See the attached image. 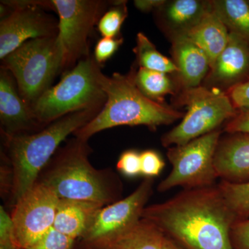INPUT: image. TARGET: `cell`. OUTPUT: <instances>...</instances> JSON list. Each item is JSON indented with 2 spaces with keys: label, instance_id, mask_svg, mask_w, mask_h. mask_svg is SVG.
I'll return each mask as SVG.
<instances>
[{
  "label": "cell",
  "instance_id": "obj_1",
  "mask_svg": "<svg viewBox=\"0 0 249 249\" xmlns=\"http://www.w3.org/2000/svg\"><path fill=\"white\" fill-rule=\"evenodd\" d=\"M142 219L184 249H234L231 230L237 219L217 185L183 189L146 206Z\"/></svg>",
  "mask_w": 249,
  "mask_h": 249
},
{
  "label": "cell",
  "instance_id": "obj_2",
  "mask_svg": "<svg viewBox=\"0 0 249 249\" xmlns=\"http://www.w3.org/2000/svg\"><path fill=\"white\" fill-rule=\"evenodd\" d=\"M88 141L75 137L44 168L37 182L50 188L59 199L93 201L103 205L119 201V178L111 170H98L90 163Z\"/></svg>",
  "mask_w": 249,
  "mask_h": 249
},
{
  "label": "cell",
  "instance_id": "obj_3",
  "mask_svg": "<svg viewBox=\"0 0 249 249\" xmlns=\"http://www.w3.org/2000/svg\"><path fill=\"white\" fill-rule=\"evenodd\" d=\"M134 77V71L110 77L101 72L98 80L107 96L106 102L92 120L73 133L75 137L88 141L101 131L122 125H145L155 130L184 116L163 103L147 98L137 88Z\"/></svg>",
  "mask_w": 249,
  "mask_h": 249
},
{
  "label": "cell",
  "instance_id": "obj_4",
  "mask_svg": "<svg viewBox=\"0 0 249 249\" xmlns=\"http://www.w3.org/2000/svg\"><path fill=\"white\" fill-rule=\"evenodd\" d=\"M102 108L76 111L53 121L40 132L6 137L13 171L11 202L16 204L37 182L60 143L90 122Z\"/></svg>",
  "mask_w": 249,
  "mask_h": 249
},
{
  "label": "cell",
  "instance_id": "obj_5",
  "mask_svg": "<svg viewBox=\"0 0 249 249\" xmlns=\"http://www.w3.org/2000/svg\"><path fill=\"white\" fill-rule=\"evenodd\" d=\"M101 73L94 58L80 60L33 106L37 120L41 124H50L76 111L103 108L107 96L98 80Z\"/></svg>",
  "mask_w": 249,
  "mask_h": 249
},
{
  "label": "cell",
  "instance_id": "obj_6",
  "mask_svg": "<svg viewBox=\"0 0 249 249\" xmlns=\"http://www.w3.org/2000/svg\"><path fill=\"white\" fill-rule=\"evenodd\" d=\"M23 99L32 108L63 70L57 36L27 41L2 60Z\"/></svg>",
  "mask_w": 249,
  "mask_h": 249
},
{
  "label": "cell",
  "instance_id": "obj_7",
  "mask_svg": "<svg viewBox=\"0 0 249 249\" xmlns=\"http://www.w3.org/2000/svg\"><path fill=\"white\" fill-rule=\"evenodd\" d=\"M179 101L188 111L181 122L162 137V145L168 148L213 132L238 114L227 93L204 86L183 90Z\"/></svg>",
  "mask_w": 249,
  "mask_h": 249
},
{
  "label": "cell",
  "instance_id": "obj_8",
  "mask_svg": "<svg viewBox=\"0 0 249 249\" xmlns=\"http://www.w3.org/2000/svg\"><path fill=\"white\" fill-rule=\"evenodd\" d=\"M221 134L216 129L184 145L169 147L167 157L173 168L157 191L165 193L178 186L193 189L214 186L218 178L214 156Z\"/></svg>",
  "mask_w": 249,
  "mask_h": 249
},
{
  "label": "cell",
  "instance_id": "obj_9",
  "mask_svg": "<svg viewBox=\"0 0 249 249\" xmlns=\"http://www.w3.org/2000/svg\"><path fill=\"white\" fill-rule=\"evenodd\" d=\"M153 185V178H145L132 194L100 210L80 237L81 248L105 249L134 229L142 219Z\"/></svg>",
  "mask_w": 249,
  "mask_h": 249
},
{
  "label": "cell",
  "instance_id": "obj_10",
  "mask_svg": "<svg viewBox=\"0 0 249 249\" xmlns=\"http://www.w3.org/2000/svg\"><path fill=\"white\" fill-rule=\"evenodd\" d=\"M58 15L57 42L63 69L88 56L89 38L107 3L101 0H52Z\"/></svg>",
  "mask_w": 249,
  "mask_h": 249
},
{
  "label": "cell",
  "instance_id": "obj_11",
  "mask_svg": "<svg viewBox=\"0 0 249 249\" xmlns=\"http://www.w3.org/2000/svg\"><path fill=\"white\" fill-rule=\"evenodd\" d=\"M12 10L0 22V58L27 41L57 36L58 20L45 12L55 8L52 1H1Z\"/></svg>",
  "mask_w": 249,
  "mask_h": 249
},
{
  "label": "cell",
  "instance_id": "obj_12",
  "mask_svg": "<svg viewBox=\"0 0 249 249\" xmlns=\"http://www.w3.org/2000/svg\"><path fill=\"white\" fill-rule=\"evenodd\" d=\"M59 199L48 187L36 182L16 203L11 216L16 248L29 249L53 227Z\"/></svg>",
  "mask_w": 249,
  "mask_h": 249
},
{
  "label": "cell",
  "instance_id": "obj_13",
  "mask_svg": "<svg viewBox=\"0 0 249 249\" xmlns=\"http://www.w3.org/2000/svg\"><path fill=\"white\" fill-rule=\"evenodd\" d=\"M249 80V43L233 33L205 78V86L227 92Z\"/></svg>",
  "mask_w": 249,
  "mask_h": 249
},
{
  "label": "cell",
  "instance_id": "obj_14",
  "mask_svg": "<svg viewBox=\"0 0 249 249\" xmlns=\"http://www.w3.org/2000/svg\"><path fill=\"white\" fill-rule=\"evenodd\" d=\"M0 121L5 138L29 134L41 125L32 108L21 96L14 77L3 67L0 71Z\"/></svg>",
  "mask_w": 249,
  "mask_h": 249
},
{
  "label": "cell",
  "instance_id": "obj_15",
  "mask_svg": "<svg viewBox=\"0 0 249 249\" xmlns=\"http://www.w3.org/2000/svg\"><path fill=\"white\" fill-rule=\"evenodd\" d=\"M214 167L222 181L249 182V133H229L220 138L214 153Z\"/></svg>",
  "mask_w": 249,
  "mask_h": 249
},
{
  "label": "cell",
  "instance_id": "obj_16",
  "mask_svg": "<svg viewBox=\"0 0 249 249\" xmlns=\"http://www.w3.org/2000/svg\"><path fill=\"white\" fill-rule=\"evenodd\" d=\"M174 62L183 89L200 86L211 70V63L206 53L186 35L171 39Z\"/></svg>",
  "mask_w": 249,
  "mask_h": 249
},
{
  "label": "cell",
  "instance_id": "obj_17",
  "mask_svg": "<svg viewBox=\"0 0 249 249\" xmlns=\"http://www.w3.org/2000/svg\"><path fill=\"white\" fill-rule=\"evenodd\" d=\"M212 10L211 1L173 0L156 10L160 24L170 37L186 35Z\"/></svg>",
  "mask_w": 249,
  "mask_h": 249
},
{
  "label": "cell",
  "instance_id": "obj_18",
  "mask_svg": "<svg viewBox=\"0 0 249 249\" xmlns=\"http://www.w3.org/2000/svg\"><path fill=\"white\" fill-rule=\"evenodd\" d=\"M103 207L93 201L60 199L53 228L74 240L80 239Z\"/></svg>",
  "mask_w": 249,
  "mask_h": 249
},
{
  "label": "cell",
  "instance_id": "obj_19",
  "mask_svg": "<svg viewBox=\"0 0 249 249\" xmlns=\"http://www.w3.org/2000/svg\"><path fill=\"white\" fill-rule=\"evenodd\" d=\"M230 32L211 10L186 36L207 55L211 67L227 47Z\"/></svg>",
  "mask_w": 249,
  "mask_h": 249
},
{
  "label": "cell",
  "instance_id": "obj_20",
  "mask_svg": "<svg viewBox=\"0 0 249 249\" xmlns=\"http://www.w3.org/2000/svg\"><path fill=\"white\" fill-rule=\"evenodd\" d=\"M213 11L230 33L249 43V1L245 0L211 1Z\"/></svg>",
  "mask_w": 249,
  "mask_h": 249
},
{
  "label": "cell",
  "instance_id": "obj_21",
  "mask_svg": "<svg viewBox=\"0 0 249 249\" xmlns=\"http://www.w3.org/2000/svg\"><path fill=\"white\" fill-rule=\"evenodd\" d=\"M164 237L159 228L142 219L130 231L105 249H161Z\"/></svg>",
  "mask_w": 249,
  "mask_h": 249
},
{
  "label": "cell",
  "instance_id": "obj_22",
  "mask_svg": "<svg viewBox=\"0 0 249 249\" xmlns=\"http://www.w3.org/2000/svg\"><path fill=\"white\" fill-rule=\"evenodd\" d=\"M137 64L142 68L162 73H178L175 62L162 55L145 34L139 33L137 36V45L134 50Z\"/></svg>",
  "mask_w": 249,
  "mask_h": 249
},
{
  "label": "cell",
  "instance_id": "obj_23",
  "mask_svg": "<svg viewBox=\"0 0 249 249\" xmlns=\"http://www.w3.org/2000/svg\"><path fill=\"white\" fill-rule=\"evenodd\" d=\"M134 78L139 89L157 102L163 103L165 96L174 93L173 83L167 73L140 67L134 72Z\"/></svg>",
  "mask_w": 249,
  "mask_h": 249
},
{
  "label": "cell",
  "instance_id": "obj_24",
  "mask_svg": "<svg viewBox=\"0 0 249 249\" xmlns=\"http://www.w3.org/2000/svg\"><path fill=\"white\" fill-rule=\"evenodd\" d=\"M217 186L237 220L249 219V182L231 183L221 180Z\"/></svg>",
  "mask_w": 249,
  "mask_h": 249
},
{
  "label": "cell",
  "instance_id": "obj_25",
  "mask_svg": "<svg viewBox=\"0 0 249 249\" xmlns=\"http://www.w3.org/2000/svg\"><path fill=\"white\" fill-rule=\"evenodd\" d=\"M113 7L103 14L98 22V31L103 37H116L127 16L125 1H112Z\"/></svg>",
  "mask_w": 249,
  "mask_h": 249
},
{
  "label": "cell",
  "instance_id": "obj_26",
  "mask_svg": "<svg viewBox=\"0 0 249 249\" xmlns=\"http://www.w3.org/2000/svg\"><path fill=\"white\" fill-rule=\"evenodd\" d=\"M76 240L52 228L37 243L27 249H73Z\"/></svg>",
  "mask_w": 249,
  "mask_h": 249
},
{
  "label": "cell",
  "instance_id": "obj_27",
  "mask_svg": "<svg viewBox=\"0 0 249 249\" xmlns=\"http://www.w3.org/2000/svg\"><path fill=\"white\" fill-rule=\"evenodd\" d=\"M141 153L136 150H126L121 154L118 160L116 168L125 177L137 178L142 175Z\"/></svg>",
  "mask_w": 249,
  "mask_h": 249
},
{
  "label": "cell",
  "instance_id": "obj_28",
  "mask_svg": "<svg viewBox=\"0 0 249 249\" xmlns=\"http://www.w3.org/2000/svg\"><path fill=\"white\" fill-rule=\"evenodd\" d=\"M142 175L145 178H154L159 176L165 167L161 156L155 150H147L141 152Z\"/></svg>",
  "mask_w": 249,
  "mask_h": 249
},
{
  "label": "cell",
  "instance_id": "obj_29",
  "mask_svg": "<svg viewBox=\"0 0 249 249\" xmlns=\"http://www.w3.org/2000/svg\"><path fill=\"white\" fill-rule=\"evenodd\" d=\"M123 42L122 38L102 37L94 49V59L98 65L104 63L114 55Z\"/></svg>",
  "mask_w": 249,
  "mask_h": 249
},
{
  "label": "cell",
  "instance_id": "obj_30",
  "mask_svg": "<svg viewBox=\"0 0 249 249\" xmlns=\"http://www.w3.org/2000/svg\"><path fill=\"white\" fill-rule=\"evenodd\" d=\"M231 240L234 249H249V219L234 223L231 230Z\"/></svg>",
  "mask_w": 249,
  "mask_h": 249
},
{
  "label": "cell",
  "instance_id": "obj_31",
  "mask_svg": "<svg viewBox=\"0 0 249 249\" xmlns=\"http://www.w3.org/2000/svg\"><path fill=\"white\" fill-rule=\"evenodd\" d=\"M238 112L249 111V80L226 92Z\"/></svg>",
  "mask_w": 249,
  "mask_h": 249
},
{
  "label": "cell",
  "instance_id": "obj_32",
  "mask_svg": "<svg viewBox=\"0 0 249 249\" xmlns=\"http://www.w3.org/2000/svg\"><path fill=\"white\" fill-rule=\"evenodd\" d=\"M225 131L228 133H235V132L249 133V111L238 112L235 118L227 123Z\"/></svg>",
  "mask_w": 249,
  "mask_h": 249
},
{
  "label": "cell",
  "instance_id": "obj_33",
  "mask_svg": "<svg viewBox=\"0 0 249 249\" xmlns=\"http://www.w3.org/2000/svg\"><path fill=\"white\" fill-rule=\"evenodd\" d=\"M13 222L4 208L0 209V243L12 242ZM13 243V242H12Z\"/></svg>",
  "mask_w": 249,
  "mask_h": 249
},
{
  "label": "cell",
  "instance_id": "obj_34",
  "mask_svg": "<svg viewBox=\"0 0 249 249\" xmlns=\"http://www.w3.org/2000/svg\"><path fill=\"white\" fill-rule=\"evenodd\" d=\"M165 0H136L134 6L137 9L143 12L157 10L165 4Z\"/></svg>",
  "mask_w": 249,
  "mask_h": 249
},
{
  "label": "cell",
  "instance_id": "obj_35",
  "mask_svg": "<svg viewBox=\"0 0 249 249\" xmlns=\"http://www.w3.org/2000/svg\"><path fill=\"white\" fill-rule=\"evenodd\" d=\"M161 249H184L178 243L165 235Z\"/></svg>",
  "mask_w": 249,
  "mask_h": 249
},
{
  "label": "cell",
  "instance_id": "obj_36",
  "mask_svg": "<svg viewBox=\"0 0 249 249\" xmlns=\"http://www.w3.org/2000/svg\"><path fill=\"white\" fill-rule=\"evenodd\" d=\"M0 249H18L12 242L8 243H0Z\"/></svg>",
  "mask_w": 249,
  "mask_h": 249
},
{
  "label": "cell",
  "instance_id": "obj_37",
  "mask_svg": "<svg viewBox=\"0 0 249 249\" xmlns=\"http://www.w3.org/2000/svg\"><path fill=\"white\" fill-rule=\"evenodd\" d=\"M81 249H83V248H81Z\"/></svg>",
  "mask_w": 249,
  "mask_h": 249
},
{
  "label": "cell",
  "instance_id": "obj_38",
  "mask_svg": "<svg viewBox=\"0 0 249 249\" xmlns=\"http://www.w3.org/2000/svg\"></svg>",
  "mask_w": 249,
  "mask_h": 249
}]
</instances>
